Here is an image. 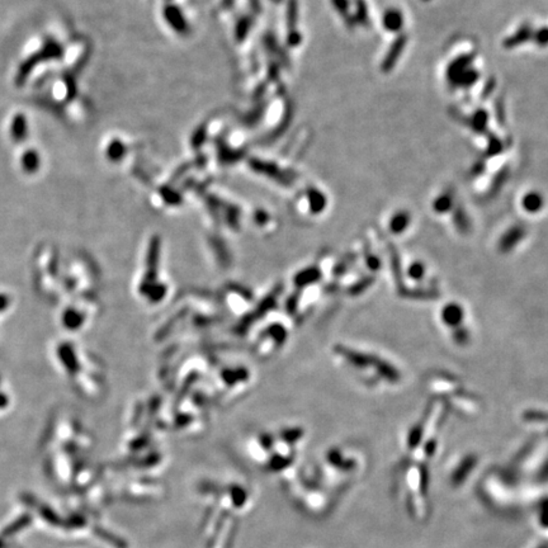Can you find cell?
<instances>
[{
  "instance_id": "1",
  "label": "cell",
  "mask_w": 548,
  "mask_h": 548,
  "mask_svg": "<svg viewBox=\"0 0 548 548\" xmlns=\"http://www.w3.org/2000/svg\"><path fill=\"white\" fill-rule=\"evenodd\" d=\"M463 309L458 303H448L442 310V320L445 326L458 327L461 326L465 317Z\"/></svg>"
},
{
  "instance_id": "2",
  "label": "cell",
  "mask_w": 548,
  "mask_h": 548,
  "mask_svg": "<svg viewBox=\"0 0 548 548\" xmlns=\"http://www.w3.org/2000/svg\"><path fill=\"white\" fill-rule=\"evenodd\" d=\"M541 197L537 196V194H528V196L523 199V207L529 212L538 211V209L541 208Z\"/></svg>"
},
{
  "instance_id": "3",
  "label": "cell",
  "mask_w": 548,
  "mask_h": 548,
  "mask_svg": "<svg viewBox=\"0 0 548 548\" xmlns=\"http://www.w3.org/2000/svg\"><path fill=\"white\" fill-rule=\"evenodd\" d=\"M406 226H408V217L405 219V216L403 215H398L391 221V229L395 232H401Z\"/></svg>"
},
{
  "instance_id": "4",
  "label": "cell",
  "mask_w": 548,
  "mask_h": 548,
  "mask_svg": "<svg viewBox=\"0 0 548 548\" xmlns=\"http://www.w3.org/2000/svg\"><path fill=\"white\" fill-rule=\"evenodd\" d=\"M385 20H386V24H387V27H392V28H398L399 25H400V17H399L398 14H390L387 15V17H385Z\"/></svg>"
}]
</instances>
